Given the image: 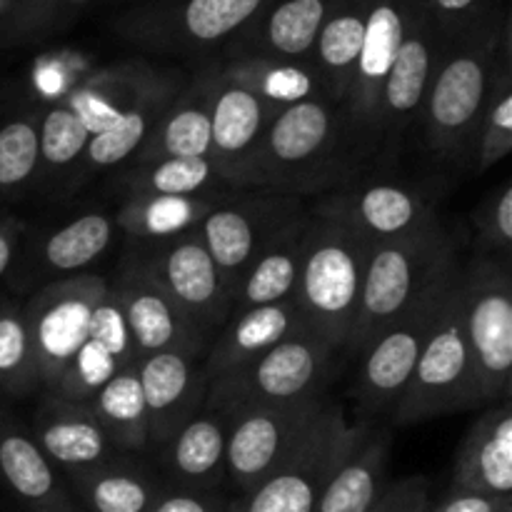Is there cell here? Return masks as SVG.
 <instances>
[{
    "label": "cell",
    "instance_id": "obj_26",
    "mask_svg": "<svg viewBox=\"0 0 512 512\" xmlns=\"http://www.w3.org/2000/svg\"><path fill=\"white\" fill-rule=\"evenodd\" d=\"M335 0H268L245 28L243 53L238 58L308 63L325 18Z\"/></svg>",
    "mask_w": 512,
    "mask_h": 512
},
{
    "label": "cell",
    "instance_id": "obj_47",
    "mask_svg": "<svg viewBox=\"0 0 512 512\" xmlns=\"http://www.w3.org/2000/svg\"><path fill=\"white\" fill-rule=\"evenodd\" d=\"M425 8L445 43L468 33L495 13L493 0H425Z\"/></svg>",
    "mask_w": 512,
    "mask_h": 512
},
{
    "label": "cell",
    "instance_id": "obj_53",
    "mask_svg": "<svg viewBox=\"0 0 512 512\" xmlns=\"http://www.w3.org/2000/svg\"><path fill=\"white\" fill-rule=\"evenodd\" d=\"M68 512H83V510H78V508H73V510H68Z\"/></svg>",
    "mask_w": 512,
    "mask_h": 512
},
{
    "label": "cell",
    "instance_id": "obj_34",
    "mask_svg": "<svg viewBox=\"0 0 512 512\" xmlns=\"http://www.w3.org/2000/svg\"><path fill=\"white\" fill-rule=\"evenodd\" d=\"M88 405L115 450H143L148 445V413L135 365L118 368Z\"/></svg>",
    "mask_w": 512,
    "mask_h": 512
},
{
    "label": "cell",
    "instance_id": "obj_52",
    "mask_svg": "<svg viewBox=\"0 0 512 512\" xmlns=\"http://www.w3.org/2000/svg\"><path fill=\"white\" fill-rule=\"evenodd\" d=\"M503 512H512V503H510V505H508V508H505Z\"/></svg>",
    "mask_w": 512,
    "mask_h": 512
},
{
    "label": "cell",
    "instance_id": "obj_1",
    "mask_svg": "<svg viewBox=\"0 0 512 512\" xmlns=\"http://www.w3.org/2000/svg\"><path fill=\"white\" fill-rule=\"evenodd\" d=\"M510 33V15L493 13L443 45L418 120L425 145L438 158L465 165L475 155V135Z\"/></svg>",
    "mask_w": 512,
    "mask_h": 512
},
{
    "label": "cell",
    "instance_id": "obj_35",
    "mask_svg": "<svg viewBox=\"0 0 512 512\" xmlns=\"http://www.w3.org/2000/svg\"><path fill=\"white\" fill-rule=\"evenodd\" d=\"M115 223L103 213H85L45 235L40 245V265L50 275H80V270L100 260L110 248Z\"/></svg>",
    "mask_w": 512,
    "mask_h": 512
},
{
    "label": "cell",
    "instance_id": "obj_41",
    "mask_svg": "<svg viewBox=\"0 0 512 512\" xmlns=\"http://www.w3.org/2000/svg\"><path fill=\"white\" fill-rule=\"evenodd\" d=\"M40 173V118L15 115L0 125V195H15Z\"/></svg>",
    "mask_w": 512,
    "mask_h": 512
},
{
    "label": "cell",
    "instance_id": "obj_38",
    "mask_svg": "<svg viewBox=\"0 0 512 512\" xmlns=\"http://www.w3.org/2000/svg\"><path fill=\"white\" fill-rule=\"evenodd\" d=\"M220 183L210 158L155 160L130 170L125 185L130 198H198Z\"/></svg>",
    "mask_w": 512,
    "mask_h": 512
},
{
    "label": "cell",
    "instance_id": "obj_24",
    "mask_svg": "<svg viewBox=\"0 0 512 512\" xmlns=\"http://www.w3.org/2000/svg\"><path fill=\"white\" fill-rule=\"evenodd\" d=\"M453 488L512 498L510 400L490 405L468 428L455 453Z\"/></svg>",
    "mask_w": 512,
    "mask_h": 512
},
{
    "label": "cell",
    "instance_id": "obj_17",
    "mask_svg": "<svg viewBox=\"0 0 512 512\" xmlns=\"http://www.w3.org/2000/svg\"><path fill=\"white\" fill-rule=\"evenodd\" d=\"M110 293L123 313L138 360L163 350L200 355L205 330L188 318V313L160 288L158 280L135 255L123 265L118 280L110 285Z\"/></svg>",
    "mask_w": 512,
    "mask_h": 512
},
{
    "label": "cell",
    "instance_id": "obj_8",
    "mask_svg": "<svg viewBox=\"0 0 512 512\" xmlns=\"http://www.w3.org/2000/svg\"><path fill=\"white\" fill-rule=\"evenodd\" d=\"M328 398L295 405H245L228 410L225 435V478L240 493L258 488L283 468L313 433Z\"/></svg>",
    "mask_w": 512,
    "mask_h": 512
},
{
    "label": "cell",
    "instance_id": "obj_49",
    "mask_svg": "<svg viewBox=\"0 0 512 512\" xmlns=\"http://www.w3.org/2000/svg\"><path fill=\"white\" fill-rule=\"evenodd\" d=\"M150 512H228V500L213 490H163Z\"/></svg>",
    "mask_w": 512,
    "mask_h": 512
},
{
    "label": "cell",
    "instance_id": "obj_33",
    "mask_svg": "<svg viewBox=\"0 0 512 512\" xmlns=\"http://www.w3.org/2000/svg\"><path fill=\"white\" fill-rule=\"evenodd\" d=\"M88 512H150L163 488L138 465L115 458L68 475Z\"/></svg>",
    "mask_w": 512,
    "mask_h": 512
},
{
    "label": "cell",
    "instance_id": "obj_42",
    "mask_svg": "<svg viewBox=\"0 0 512 512\" xmlns=\"http://www.w3.org/2000/svg\"><path fill=\"white\" fill-rule=\"evenodd\" d=\"M90 143V133L78 115L58 100L40 118V170L60 173L78 163Z\"/></svg>",
    "mask_w": 512,
    "mask_h": 512
},
{
    "label": "cell",
    "instance_id": "obj_12",
    "mask_svg": "<svg viewBox=\"0 0 512 512\" xmlns=\"http://www.w3.org/2000/svg\"><path fill=\"white\" fill-rule=\"evenodd\" d=\"M348 430L340 403L328 400L303 448L258 488L240 493L238 500L228 503V512H313Z\"/></svg>",
    "mask_w": 512,
    "mask_h": 512
},
{
    "label": "cell",
    "instance_id": "obj_20",
    "mask_svg": "<svg viewBox=\"0 0 512 512\" xmlns=\"http://www.w3.org/2000/svg\"><path fill=\"white\" fill-rule=\"evenodd\" d=\"M195 360V353L163 350L135 363L148 413V443L163 445L203 405L208 378Z\"/></svg>",
    "mask_w": 512,
    "mask_h": 512
},
{
    "label": "cell",
    "instance_id": "obj_48",
    "mask_svg": "<svg viewBox=\"0 0 512 512\" xmlns=\"http://www.w3.org/2000/svg\"><path fill=\"white\" fill-rule=\"evenodd\" d=\"M433 500H430V485L423 475L395 480L388 483L378 503L368 512H430Z\"/></svg>",
    "mask_w": 512,
    "mask_h": 512
},
{
    "label": "cell",
    "instance_id": "obj_10",
    "mask_svg": "<svg viewBox=\"0 0 512 512\" xmlns=\"http://www.w3.org/2000/svg\"><path fill=\"white\" fill-rule=\"evenodd\" d=\"M303 213L295 195L260 188L258 193L218 200L200 220L195 235L215 260L230 290L238 288L255 255Z\"/></svg>",
    "mask_w": 512,
    "mask_h": 512
},
{
    "label": "cell",
    "instance_id": "obj_23",
    "mask_svg": "<svg viewBox=\"0 0 512 512\" xmlns=\"http://www.w3.org/2000/svg\"><path fill=\"white\" fill-rule=\"evenodd\" d=\"M0 483L28 512L73 510L55 465L45 458L33 433L0 408Z\"/></svg>",
    "mask_w": 512,
    "mask_h": 512
},
{
    "label": "cell",
    "instance_id": "obj_25",
    "mask_svg": "<svg viewBox=\"0 0 512 512\" xmlns=\"http://www.w3.org/2000/svg\"><path fill=\"white\" fill-rule=\"evenodd\" d=\"M305 328L295 300L275 305H260V308L240 310L223 323L218 343L210 348L205 358L203 373L208 380L223 378L245 368L260 355L268 353L290 335Z\"/></svg>",
    "mask_w": 512,
    "mask_h": 512
},
{
    "label": "cell",
    "instance_id": "obj_27",
    "mask_svg": "<svg viewBox=\"0 0 512 512\" xmlns=\"http://www.w3.org/2000/svg\"><path fill=\"white\" fill-rule=\"evenodd\" d=\"M225 435H228V415L210 405H205L203 410L198 408L175 428L160 450H163L165 468L175 478L178 488L213 490L223 483Z\"/></svg>",
    "mask_w": 512,
    "mask_h": 512
},
{
    "label": "cell",
    "instance_id": "obj_16",
    "mask_svg": "<svg viewBox=\"0 0 512 512\" xmlns=\"http://www.w3.org/2000/svg\"><path fill=\"white\" fill-rule=\"evenodd\" d=\"M443 45L445 38L435 28L428 8H425V0H420L413 23L405 33L403 45H400L383 90H380L378 115H375L370 143L383 140V143L393 145V140L418 125Z\"/></svg>",
    "mask_w": 512,
    "mask_h": 512
},
{
    "label": "cell",
    "instance_id": "obj_7",
    "mask_svg": "<svg viewBox=\"0 0 512 512\" xmlns=\"http://www.w3.org/2000/svg\"><path fill=\"white\" fill-rule=\"evenodd\" d=\"M460 315L473 355L480 403L510 400L512 283L508 265L480 255L458 273Z\"/></svg>",
    "mask_w": 512,
    "mask_h": 512
},
{
    "label": "cell",
    "instance_id": "obj_22",
    "mask_svg": "<svg viewBox=\"0 0 512 512\" xmlns=\"http://www.w3.org/2000/svg\"><path fill=\"white\" fill-rule=\"evenodd\" d=\"M388 435L368 420L350 425L313 512H368L388 488Z\"/></svg>",
    "mask_w": 512,
    "mask_h": 512
},
{
    "label": "cell",
    "instance_id": "obj_3",
    "mask_svg": "<svg viewBox=\"0 0 512 512\" xmlns=\"http://www.w3.org/2000/svg\"><path fill=\"white\" fill-rule=\"evenodd\" d=\"M373 245L333 220L310 215L295 305L305 328L348 350Z\"/></svg>",
    "mask_w": 512,
    "mask_h": 512
},
{
    "label": "cell",
    "instance_id": "obj_32",
    "mask_svg": "<svg viewBox=\"0 0 512 512\" xmlns=\"http://www.w3.org/2000/svg\"><path fill=\"white\" fill-rule=\"evenodd\" d=\"M178 88L170 75H160L158 83L150 85L108 130L93 135L85 148V163L90 168H113V165L125 163L130 155L140 150L150 133H153L155 123L163 118L168 105L173 103Z\"/></svg>",
    "mask_w": 512,
    "mask_h": 512
},
{
    "label": "cell",
    "instance_id": "obj_9",
    "mask_svg": "<svg viewBox=\"0 0 512 512\" xmlns=\"http://www.w3.org/2000/svg\"><path fill=\"white\" fill-rule=\"evenodd\" d=\"M108 290L110 283L100 275H70L43 285L23 308L40 385L48 393H53L78 350L90 340L93 313Z\"/></svg>",
    "mask_w": 512,
    "mask_h": 512
},
{
    "label": "cell",
    "instance_id": "obj_29",
    "mask_svg": "<svg viewBox=\"0 0 512 512\" xmlns=\"http://www.w3.org/2000/svg\"><path fill=\"white\" fill-rule=\"evenodd\" d=\"M365 13H368V0H335L308 58L325 98L343 110L363 50Z\"/></svg>",
    "mask_w": 512,
    "mask_h": 512
},
{
    "label": "cell",
    "instance_id": "obj_18",
    "mask_svg": "<svg viewBox=\"0 0 512 512\" xmlns=\"http://www.w3.org/2000/svg\"><path fill=\"white\" fill-rule=\"evenodd\" d=\"M313 215L353 230L370 245L413 238L438 223L428 200L398 183H368L330 193Z\"/></svg>",
    "mask_w": 512,
    "mask_h": 512
},
{
    "label": "cell",
    "instance_id": "obj_5",
    "mask_svg": "<svg viewBox=\"0 0 512 512\" xmlns=\"http://www.w3.org/2000/svg\"><path fill=\"white\" fill-rule=\"evenodd\" d=\"M480 405L483 403H480L473 355L465 338L458 275H455L420 350L408 388L390 415L398 425H415Z\"/></svg>",
    "mask_w": 512,
    "mask_h": 512
},
{
    "label": "cell",
    "instance_id": "obj_45",
    "mask_svg": "<svg viewBox=\"0 0 512 512\" xmlns=\"http://www.w3.org/2000/svg\"><path fill=\"white\" fill-rule=\"evenodd\" d=\"M90 340L103 345L113 360L118 363V368L125 365L138 363V353H135L133 338H130V330L125 325L123 313H120L118 303H115L113 293L108 290L103 300L98 303L93 313V328H90Z\"/></svg>",
    "mask_w": 512,
    "mask_h": 512
},
{
    "label": "cell",
    "instance_id": "obj_51",
    "mask_svg": "<svg viewBox=\"0 0 512 512\" xmlns=\"http://www.w3.org/2000/svg\"><path fill=\"white\" fill-rule=\"evenodd\" d=\"M25 238V223L20 218H0V280L18 258L20 243Z\"/></svg>",
    "mask_w": 512,
    "mask_h": 512
},
{
    "label": "cell",
    "instance_id": "obj_19",
    "mask_svg": "<svg viewBox=\"0 0 512 512\" xmlns=\"http://www.w3.org/2000/svg\"><path fill=\"white\" fill-rule=\"evenodd\" d=\"M418 5L420 0H368L363 50H360L350 98L345 103L348 123L360 130L368 143L373 138L380 90H383L390 65L403 45L405 33L413 23Z\"/></svg>",
    "mask_w": 512,
    "mask_h": 512
},
{
    "label": "cell",
    "instance_id": "obj_11",
    "mask_svg": "<svg viewBox=\"0 0 512 512\" xmlns=\"http://www.w3.org/2000/svg\"><path fill=\"white\" fill-rule=\"evenodd\" d=\"M455 275L433 293L425 295L423 300H418L408 313L393 320L388 328L380 330L373 343L358 355L360 375L355 393H358V405L363 415L393 413L398 400L403 398L425 338H428L440 303L445 298V290L450 288Z\"/></svg>",
    "mask_w": 512,
    "mask_h": 512
},
{
    "label": "cell",
    "instance_id": "obj_44",
    "mask_svg": "<svg viewBox=\"0 0 512 512\" xmlns=\"http://www.w3.org/2000/svg\"><path fill=\"white\" fill-rule=\"evenodd\" d=\"M115 373H118V363L113 360V355L100 343L88 340L78 350V355H75L73 363L68 365V370H65L63 378L58 380V385H55L50 395L78 400V403H90Z\"/></svg>",
    "mask_w": 512,
    "mask_h": 512
},
{
    "label": "cell",
    "instance_id": "obj_6",
    "mask_svg": "<svg viewBox=\"0 0 512 512\" xmlns=\"http://www.w3.org/2000/svg\"><path fill=\"white\" fill-rule=\"evenodd\" d=\"M340 350L310 328L290 335L245 368L208 380L205 405L235 410L245 405H295L325 398L335 355Z\"/></svg>",
    "mask_w": 512,
    "mask_h": 512
},
{
    "label": "cell",
    "instance_id": "obj_4",
    "mask_svg": "<svg viewBox=\"0 0 512 512\" xmlns=\"http://www.w3.org/2000/svg\"><path fill=\"white\" fill-rule=\"evenodd\" d=\"M348 125V113L323 95L285 105L260 145L253 188L300 198L338 180Z\"/></svg>",
    "mask_w": 512,
    "mask_h": 512
},
{
    "label": "cell",
    "instance_id": "obj_37",
    "mask_svg": "<svg viewBox=\"0 0 512 512\" xmlns=\"http://www.w3.org/2000/svg\"><path fill=\"white\" fill-rule=\"evenodd\" d=\"M512 150V33L503 40L493 88L475 135V170L485 173Z\"/></svg>",
    "mask_w": 512,
    "mask_h": 512
},
{
    "label": "cell",
    "instance_id": "obj_36",
    "mask_svg": "<svg viewBox=\"0 0 512 512\" xmlns=\"http://www.w3.org/2000/svg\"><path fill=\"white\" fill-rule=\"evenodd\" d=\"M218 198H128L118 213V225L140 240H168L198 228Z\"/></svg>",
    "mask_w": 512,
    "mask_h": 512
},
{
    "label": "cell",
    "instance_id": "obj_31",
    "mask_svg": "<svg viewBox=\"0 0 512 512\" xmlns=\"http://www.w3.org/2000/svg\"><path fill=\"white\" fill-rule=\"evenodd\" d=\"M158 78L160 73L150 70L148 65H115L73 85L65 93L63 103L78 115L93 138L108 130L150 85L158 83Z\"/></svg>",
    "mask_w": 512,
    "mask_h": 512
},
{
    "label": "cell",
    "instance_id": "obj_14",
    "mask_svg": "<svg viewBox=\"0 0 512 512\" xmlns=\"http://www.w3.org/2000/svg\"><path fill=\"white\" fill-rule=\"evenodd\" d=\"M265 5L268 0H175L130 15L123 33L150 48L190 53L245 30Z\"/></svg>",
    "mask_w": 512,
    "mask_h": 512
},
{
    "label": "cell",
    "instance_id": "obj_2",
    "mask_svg": "<svg viewBox=\"0 0 512 512\" xmlns=\"http://www.w3.org/2000/svg\"><path fill=\"white\" fill-rule=\"evenodd\" d=\"M455 273L458 258L453 238L440 228V223L413 238L373 245L348 353H363L380 330L408 313L418 300L440 288Z\"/></svg>",
    "mask_w": 512,
    "mask_h": 512
},
{
    "label": "cell",
    "instance_id": "obj_28",
    "mask_svg": "<svg viewBox=\"0 0 512 512\" xmlns=\"http://www.w3.org/2000/svg\"><path fill=\"white\" fill-rule=\"evenodd\" d=\"M210 100H213V73L200 75L190 88L175 95L163 118L155 123L153 133L140 145L138 165L155 163V160L210 158V143H213Z\"/></svg>",
    "mask_w": 512,
    "mask_h": 512
},
{
    "label": "cell",
    "instance_id": "obj_30",
    "mask_svg": "<svg viewBox=\"0 0 512 512\" xmlns=\"http://www.w3.org/2000/svg\"><path fill=\"white\" fill-rule=\"evenodd\" d=\"M308 225L310 215H300L255 255V260L245 268L243 278L235 288L230 315L240 313V310L260 308V305L293 300L295 288H298L300 258H303Z\"/></svg>",
    "mask_w": 512,
    "mask_h": 512
},
{
    "label": "cell",
    "instance_id": "obj_50",
    "mask_svg": "<svg viewBox=\"0 0 512 512\" xmlns=\"http://www.w3.org/2000/svg\"><path fill=\"white\" fill-rule=\"evenodd\" d=\"M510 503L512 498L450 488V493L435 508H430V512H503Z\"/></svg>",
    "mask_w": 512,
    "mask_h": 512
},
{
    "label": "cell",
    "instance_id": "obj_43",
    "mask_svg": "<svg viewBox=\"0 0 512 512\" xmlns=\"http://www.w3.org/2000/svg\"><path fill=\"white\" fill-rule=\"evenodd\" d=\"M93 0H10L0 15V38L5 43L40 40L73 20L80 8Z\"/></svg>",
    "mask_w": 512,
    "mask_h": 512
},
{
    "label": "cell",
    "instance_id": "obj_13",
    "mask_svg": "<svg viewBox=\"0 0 512 512\" xmlns=\"http://www.w3.org/2000/svg\"><path fill=\"white\" fill-rule=\"evenodd\" d=\"M283 108L260 98L225 70L213 73V100H210V125L213 143L210 160L220 183L233 188H253L255 163L270 123Z\"/></svg>",
    "mask_w": 512,
    "mask_h": 512
},
{
    "label": "cell",
    "instance_id": "obj_40",
    "mask_svg": "<svg viewBox=\"0 0 512 512\" xmlns=\"http://www.w3.org/2000/svg\"><path fill=\"white\" fill-rule=\"evenodd\" d=\"M38 388L40 373L23 308L0 300V393L28 398Z\"/></svg>",
    "mask_w": 512,
    "mask_h": 512
},
{
    "label": "cell",
    "instance_id": "obj_39",
    "mask_svg": "<svg viewBox=\"0 0 512 512\" xmlns=\"http://www.w3.org/2000/svg\"><path fill=\"white\" fill-rule=\"evenodd\" d=\"M225 73L230 78L240 80L250 90L265 98L268 103L285 108L295 100L323 95L318 78L310 70L308 63H283V60L265 58H235L225 65ZM325 98V95H323Z\"/></svg>",
    "mask_w": 512,
    "mask_h": 512
},
{
    "label": "cell",
    "instance_id": "obj_15",
    "mask_svg": "<svg viewBox=\"0 0 512 512\" xmlns=\"http://www.w3.org/2000/svg\"><path fill=\"white\" fill-rule=\"evenodd\" d=\"M135 258L205 333L230 318L233 290L195 230L178 238L158 240L150 253Z\"/></svg>",
    "mask_w": 512,
    "mask_h": 512
},
{
    "label": "cell",
    "instance_id": "obj_46",
    "mask_svg": "<svg viewBox=\"0 0 512 512\" xmlns=\"http://www.w3.org/2000/svg\"><path fill=\"white\" fill-rule=\"evenodd\" d=\"M480 243L488 250L508 255L512 245V185L503 183L498 193L488 195L473 215Z\"/></svg>",
    "mask_w": 512,
    "mask_h": 512
},
{
    "label": "cell",
    "instance_id": "obj_21",
    "mask_svg": "<svg viewBox=\"0 0 512 512\" xmlns=\"http://www.w3.org/2000/svg\"><path fill=\"white\" fill-rule=\"evenodd\" d=\"M33 438L45 458L65 475L115 460L113 443L93 408L78 400L45 395L33 415Z\"/></svg>",
    "mask_w": 512,
    "mask_h": 512
}]
</instances>
